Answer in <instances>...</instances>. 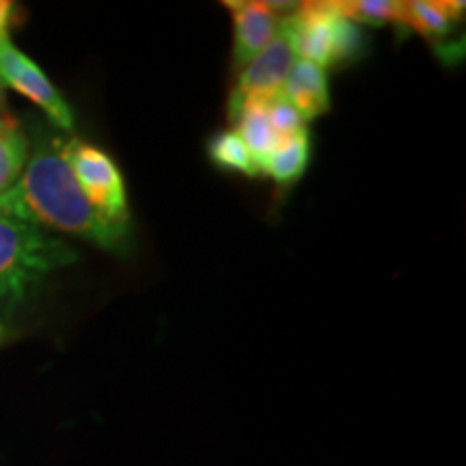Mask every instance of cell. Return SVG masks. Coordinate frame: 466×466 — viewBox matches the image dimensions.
Wrapping results in <instances>:
<instances>
[{
    "instance_id": "6da1fadb",
    "label": "cell",
    "mask_w": 466,
    "mask_h": 466,
    "mask_svg": "<svg viewBox=\"0 0 466 466\" xmlns=\"http://www.w3.org/2000/svg\"><path fill=\"white\" fill-rule=\"evenodd\" d=\"M63 145L66 141L52 138L35 147L20 179L0 195V214L124 253L130 242V227L110 223L91 206L76 182Z\"/></svg>"
},
{
    "instance_id": "7a4b0ae2",
    "label": "cell",
    "mask_w": 466,
    "mask_h": 466,
    "mask_svg": "<svg viewBox=\"0 0 466 466\" xmlns=\"http://www.w3.org/2000/svg\"><path fill=\"white\" fill-rule=\"evenodd\" d=\"M78 261L76 250L42 227L0 214V309H14L50 272Z\"/></svg>"
},
{
    "instance_id": "3957f363",
    "label": "cell",
    "mask_w": 466,
    "mask_h": 466,
    "mask_svg": "<svg viewBox=\"0 0 466 466\" xmlns=\"http://www.w3.org/2000/svg\"><path fill=\"white\" fill-rule=\"evenodd\" d=\"M296 58L329 69L357 56L363 33L337 9L335 3H302L283 17Z\"/></svg>"
},
{
    "instance_id": "277c9868",
    "label": "cell",
    "mask_w": 466,
    "mask_h": 466,
    "mask_svg": "<svg viewBox=\"0 0 466 466\" xmlns=\"http://www.w3.org/2000/svg\"><path fill=\"white\" fill-rule=\"evenodd\" d=\"M63 151H66L76 182L80 184L91 206L110 223L127 225L130 212H127L126 184L108 154H104L96 145L78 141V138L66 141Z\"/></svg>"
},
{
    "instance_id": "5b68a950",
    "label": "cell",
    "mask_w": 466,
    "mask_h": 466,
    "mask_svg": "<svg viewBox=\"0 0 466 466\" xmlns=\"http://www.w3.org/2000/svg\"><path fill=\"white\" fill-rule=\"evenodd\" d=\"M294 63L296 52L291 48L281 22V31L277 37L238 76V83L229 96V104H227L229 121H236L244 108L268 106L270 102L279 100L283 96L285 80H288Z\"/></svg>"
},
{
    "instance_id": "8992f818",
    "label": "cell",
    "mask_w": 466,
    "mask_h": 466,
    "mask_svg": "<svg viewBox=\"0 0 466 466\" xmlns=\"http://www.w3.org/2000/svg\"><path fill=\"white\" fill-rule=\"evenodd\" d=\"M0 86H9L37 104L61 130H74V113L66 97L31 56L15 48L9 33H0Z\"/></svg>"
},
{
    "instance_id": "52a82bcc",
    "label": "cell",
    "mask_w": 466,
    "mask_h": 466,
    "mask_svg": "<svg viewBox=\"0 0 466 466\" xmlns=\"http://www.w3.org/2000/svg\"><path fill=\"white\" fill-rule=\"evenodd\" d=\"M233 15V67L244 69L281 31L277 5L258 0L225 3Z\"/></svg>"
},
{
    "instance_id": "ba28073f",
    "label": "cell",
    "mask_w": 466,
    "mask_h": 466,
    "mask_svg": "<svg viewBox=\"0 0 466 466\" xmlns=\"http://www.w3.org/2000/svg\"><path fill=\"white\" fill-rule=\"evenodd\" d=\"M283 97L294 106L305 124L329 113L330 91L326 69L302 61V58H296L294 67H291L288 80H285Z\"/></svg>"
},
{
    "instance_id": "9c48e42d",
    "label": "cell",
    "mask_w": 466,
    "mask_h": 466,
    "mask_svg": "<svg viewBox=\"0 0 466 466\" xmlns=\"http://www.w3.org/2000/svg\"><path fill=\"white\" fill-rule=\"evenodd\" d=\"M464 14V3L445 0H410L404 3V26L428 39H441L451 31L453 22Z\"/></svg>"
},
{
    "instance_id": "30bf717a",
    "label": "cell",
    "mask_w": 466,
    "mask_h": 466,
    "mask_svg": "<svg viewBox=\"0 0 466 466\" xmlns=\"http://www.w3.org/2000/svg\"><path fill=\"white\" fill-rule=\"evenodd\" d=\"M238 134H240L242 143L247 145L248 154L253 156L259 168L275 154L281 138L277 137L275 127L270 124V116H268L266 106H248L244 108L240 116H238Z\"/></svg>"
},
{
    "instance_id": "8fae6325",
    "label": "cell",
    "mask_w": 466,
    "mask_h": 466,
    "mask_svg": "<svg viewBox=\"0 0 466 466\" xmlns=\"http://www.w3.org/2000/svg\"><path fill=\"white\" fill-rule=\"evenodd\" d=\"M28 141L9 115H0V195L7 192L25 171Z\"/></svg>"
},
{
    "instance_id": "7c38bea8",
    "label": "cell",
    "mask_w": 466,
    "mask_h": 466,
    "mask_svg": "<svg viewBox=\"0 0 466 466\" xmlns=\"http://www.w3.org/2000/svg\"><path fill=\"white\" fill-rule=\"evenodd\" d=\"M309 154H311V143H309V132H300L279 145L275 154L268 158L261 173L270 175L277 184L288 186L299 182L302 173L307 171Z\"/></svg>"
},
{
    "instance_id": "4fadbf2b",
    "label": "cell",
    "mask_w": 466,
    "mask_h": 466,
    "mask_svg": "<svg viewBox=\"0 0 466 466\" xmlns=\"http://www.w3.org/2000/svg\"><path fill=\"white\" fill-rule=\"evenodd\" d=\"M208 154L212 162L220 168H229V171L248 175V177H258L261 168L255 162L253 156L248 154L247 145L242 143L240 134L236 130H223L209 141Z\"/></svg>"
},
{
    "instance_id": "5bb4252c",
    "label": "cell",
    "mask_w": 466,
    "mask_h": 466,
    "mask_svg": "<svg viewBox=\"0 0 466 466\" xmlns=\"http://www.w3.org/2000/svg\"><path fill=\"white\" fill-rule=\"evenodd\" d=\"M335 5L357 26L404 25V3L401 0H343Z\"/></svg>"
},
{
    "instance_id": "9a60e30c",
    "label": "cell",
    "mask_w": 466,
    "mask_h": 466,
    "mask_svg": "<svg viewBox=\"0 0 466 466\" xmlns=\"http://www.w3.org/2000/svg\"><path fill=\"white\" fill-rule=\"evenodd\" d=\"M266 110H268V116H270L272 127H275L277 137L281 138V143L288 141L291 137H296V134L307 132L302 116L296 113L294 106H291L283 96L279 97V100L268 104Z\"/></svg>"
},
{
    "instance_id": "2e32d148",
    "label": "cell",
    "mask_w": 466,
    "mask_h": 466,
    "mask_svg": "<svg viewBox=\"0 0 466 466\" xmlns=\"http://www.w3.org/2000/svg\"><path fill=\"white\" fill-rule=\"evenodd\" d=\"M14 15V3L9 0H0V33H9V22Z\"/></svg>"
},
{
    "instance_id": "e0dca14e",
    "label": "cell",
    "mask_w": 466,
    "mask_h": 466,
    "mask_svg": "<svg viewBox=\"0 0 466 466\" xmlns=\"http://www.w3.org/2000/svg\"><path fill=\"white\" fill-rule=\"evenodd\" d=\"M5 335H7V330H5V326H3V324H0V343H3V341H5Z\"/></svg>"
}]
</instances>
